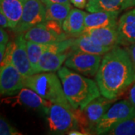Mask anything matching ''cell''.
<instances>
[{"mask_svg":"<svg viewBox=\"0 0 135 135\" xmlns=\"http://www.w3.org/2000/svg\"><path fill=\"white\" fill-rule=\"evenodd\" d=\"M135 81V64L126 49H111L102 58L95 75L101 95L116 99Z\"/></svg>","mask_w":135,"mask_h":135,"instance_id":"obj_1","label":"cell"},{"mask_svg":"<svg viewBox=\"0 0 135 135\" xmlns=\"http://www.w3.org/2000/svg\"><path fill=\"white\" fill-rule=\"evenodd\" d=\"M63 90L73 110H83L101 94L94 80L74 72L68 67H61L57 71Z\"/></svg>","mask_w":135,"mask_h":135,"instance_id":"obj_2","label":"cell"},{"mask_svg":"<svg viewBox=\"0 0 135 135\" xmlns=\"http://www.w3.org/2000/svg\"><path fill=\"white\" fill-rule=\"evenodd\" d=\"M60 81L59 77L55 73H38L26 77V87L32 89L53 104H57L73 110Z\"/></svg>","mask_w":135,"mask_h":135,"instance_id":"obj_3","label":"cell"},{"mask_svg":"<svg viewBox=\"0 0 135 135\" xmlns=\"http://www.w3.org/2000/svg\"><path fill=\"white\" fill-rule=\"evenodd\" d=\"M134 116L135 107L129 100L117 102L109 108L98 122L94 132L96 134H107L118 123Z\"/></svg>","mask_w":135,"mask_h":135,"instance_id":"obj_4","label":"cell"},{"mask_svg":"<svg viewBox=\"0 0 135 135\" xmlns=\"http://www.w3.org/2000/svg\"><path fill=\"white\" fill-rule=\"evenodd\" d=\"M50 131L55 134H68L70 131L80 128L74 110H69L57 104H53L47 113Z\"/></svg>","mask_w":135,"mask_h":135,"instance_id":"obj_5","label":"cell"},{"mask_svg":"<svg viewBox=\"0 0 135 135\" xmlns=\"http://www.w3.org/2000/svg\"><path fill=\"white\" fill-rule=\"evenodd\" d=\"M102 60V56L82 52L70 51L65 65L86 77L96 75Z\"/></svg>","mask_w":135,"mask_h":135,"instance_id":"obj_6","label":"cell"},{"mask_svg":"<svg viewBox=\"0 0 135 135\" xmlns=\"http://www.w3.org/2000/svg\"><path fill=\"white\" fill-rule=\"evenodd\" d=\"M23 11L17 27L14 30L17 33H24L46 20V8L41 0H23Z\"/></svg>","mask_w":135,"mask_h":135,"instance_id":"obj_7","label":"cell"},{"mask_svg":"<svg viewBox=\"0 0 135 135\" xmlns=\"http://www.w3.org/2000/svg\"><path fill=\"white\" fill-rule=\"evenodd\" d=\"M26 87V77L11 64L1 66L0 69V92L1 95L11 96L17 94Z\"/></svg>","mask_w":135,"mask_h":135,"instance_id":"obj_8","label":"cell"},{"mask_svg":"<svg viewBox=\"0 0 135 135\" xmlns=\"http://www.w3.org/2000/svg\"><path fill=\"white\" fill-rule=\"evenodd\" d=\"M2 103L8 104L12 106L22 105L29 108L42 110L45 113L48 112L50 107L53 104L52 102L46 100L28 87L23 88L17 94L11 96H7L2 100Z\"/></svg>","mask_w":135,"mask_h":135,"instance_id":"obj_9","label":"cell"},{"mask_svg":"<svg viewBox=\"0 0 135 135\" xmlns=\"http://www.w3.org/2000/svg\"><path fill=\"white\" fill-rule=\"evenodd\" d=\"M11 62L25 77L34 74L27 51L26 40L23 33L19 34L14 41Z\"/></svg>","mask_w":135,"mask_h":135,"instance_id":"obj_10","label":"cell"},{"mask_svg":"<svg viewBox=\"0 0 135 135\" xmlns=\"http://www.w3.org/2000/svg\"><path fill=\"white\" fill-rule=\"evenodd\" d=\"M116 99H109L104 96H98L92 101L84 109L83 112L89 122V130L94 131L98 122L104 116Z\"/></svg>","mask_w":135,"mask_h":135,"instance_id":"obj_11","label":"cell"},{"mask_svg":"<svg viewBox=\"0 0 135 135\" xmlns=\"http://www.w3.org/2000/svg\"><path fill=\"white\" fill-rule=\"evenodd\" d=\"M72 52H82L94 55L103 56L111 48L101 44L98 40L86 35H80L74 38L71 47Z\"/></svg>","mask_w":135,"mask_h":135,"instance_id":"obj_12","label":"cell"},{"mask_svg":"<svg viewBox=\"0 0 135 135\" xmlns=\"http://www.w3.org/2000/svg\"><path fill=\"white\" fill-rule=\"evenodd\" d=\"M117 29L122 45L128 47L135 44V8L126 12L118 20Z\"/></svg>","mask_w":135,"mask_h":135,"instance_id":"obj_13","label":"cell"},{"mask_svg":"<svg viewBox=\"0 0 135 135\" xmlns=\"http://www.w3.org/2000/svg\"><path fill=\"white\" fill-rule=\"evenodd\" d=\"M119 13L120 11H96L87 14L83 31L102 27L117 26V18Z\"/></svg>","mask_w":135,"mask_h":135,"instance_id":"obj_14","label":"cell"},{"mask_svg":"<svg viewBox=\"0 0 135 135\" xmlns=\"http://www.w3.org/2000/svg\"><path fill=\"white\" fill-rule=\"evenodd\" d=\"M80 35H86L92 37L98 40L101 44L111 49L120 44L122 45L117 26H108L89 29L86 31H83Z\"/></svg>","mask_w":135,"mask_h":135,"instance_id":"obj_15","label":"cell"},{"mask_svg":"<svg viewBox=\"0 0 135 135\" xmlns=\"http://www.w3.org/2000/svg\"><path fill=\"white\" fill-rule=\"evenodd\" d=\"M70 54L68 50L64 53H53L45 51L39 60L35 74L41 72H55L57 71L65 63Z\"/></svg>","mask_w":135,"mask_h":135,"instance_id":"obj_16","label":"cell"},{"mask_svg":"<svg viewBox=\"0 0 135 135\" xmlns=\"http://www.w3.org/2000/svg\"><path fill=\"white\" fill-rule=\"evenodd\" d=\"M23 35L26 40L40 44L54 43L69 38V35H57L41 24L32 27V29L25 32Z\"/></svg>","mask_w":135,"mask_h":135,"instance_id":"obj_17","label":"cell"},{"mask_svg":"<svg viewBox=\"0 0 135 135\" xmlns=\"http://www.w3.org/2000/svg\"><path fill=\"white\" fill-rule=\"evenodd\" d=\"M86 13L77 8H72L63 21L62 29L69 37H78L85 28Z\"/></svg>","mask_w":135,"mask_h":135,"instance_id":"obj_18","label":"cell"},{"mask_svg":"<svg viewBox=\"0 0 135 135\" xmlns=\"http://www.w3.org/2000/svg\"><path fill=\"white\" fill-rule=\"evenodd\" d=\"M0 9L8 19L10 29L15 30L22 18L23 11V0H0Z\"/></svg>","mask_w":135,"mask_h":135,"instance_id":"obj_19","label":"cell"},{"mask_svg":"<svg viewBox=\"0 0 135 135\" xmlns=\"http://www.w3.org/2000/svg\"><path fill=\"white\" fill-rule=\"evenodd\" d=\"M125 0H89L86 8L89 12L121 11Z\"/></svg>","mask_w":135,"mask_h":135,"instance_id":"obj_20","label":"cell"},{"mask_svg":"<svg viewBox=\"0 0 135 135\" xmlns=\"http://www.w3.org/2000/svg\"><path fill=\"white\" fill-rule=\"evenodd\" d=\"M46 8V20H53L58 21L62 25L63 21L69 15L72 9L69 2L67 3H55L51 5H45Z\"/></svg>","mask_w":135,"mask_h":135,"instance_id":"obj_21","label":"cell"},{"mask_svg":"<svg viewBox=\"0 0 135 135\" xmlns=\"http://www.w3.org/2000/svg\"><path fill=\"white\" fill-rule=\"evenodd\" d=\"M27 51L33 74H35L39 60L47 48V44H40L26 40Z\"/></svg>","mask_w":135,"mask_h":135,"instance_id":"obj_22","label":"cell"},{"mask_svg":"<svg viewBox=\"0 0 135 135\" xmlns=\"http://www.w3.org/2000/svg\"><path fill=\"white\" fill-rule=\"evenodd\" d=\"M107 134L135 135V116L118 123Z\"/></svg>","mask_w":135,"mask_h":135,"instance_id":"obj_23","label":"cell"},{"mask_svg":"<svg viewBox=\"0 0 135 135\" xmlns=\"http://www.w3.org/2000/svg\"><path fill=\"white\" fill-rule=\"evenodd\" d=\"M41 25H42L45 28L50 30L51 32L59 35H67L63 30L62 25L59 23L58 21H56L53 20H45L44 23H41Z\"/></svg>","mask_w":135,"mask_h":135,"instance_id":"obj_24","label":"cell"},{"mask_svg":"<svg viewBox=\"0 0 135 135\" xmlns=\"http://www.w3.org/2000/svg\"><path fill=\"white\" fill-rule=\"evenodd\" d=\"M0 134L1 135H20L17 129L5 120V119H0Z\"/></svg>","mask_w":135,"mask_h":135,"instance_id":"obj_25","label":"cell"},{"mask_svg":"<svg viewBox=\"0 0 135 135\" xmlns=\"http://www.w3.org/2000/svg\"><path fill=\"white\" fill-rule=\"evenodd\" d=\"M0 26H1V28H3V29L10 28V23L8 19L7 18V17L2 11L0 12Z\"/></svg>","mask_w":135,"mask_h":135,"instance_id":"obj_26","label":"cell"},{"mask_svg":"<svg viewBox=\"0 0 135 135\" xmlns=\"http://www.w3.org/2000/svg\"><path fill=\"white\" fill-rule=\"evenodd\" d=\"M9 36L3 28L0 29V44H8L9 42Z\"/></svg>","mask_w":135,"mask_h":135,"instance_id":"obj_27","label":"cell"},{"mask_svg":"<svg viewBox=\"0 0 135 135\" xmlns=\"http://www.w3.org/2000/svg\"><path fill=\"white\" fill-rule=\"evenodd\" d=\"M128 100L135 107V81L131 85V87L129 90V98H128Z\"/></svg>","mask_w":135,"mask_h":135,"instance_id":"obj_28","label":"cell"},{"mask_svg":"<svg viewBox=\"0 0 135 135\" xmlns=\"http://www.w3.org/2000/svg\"><path fill=\"white\" fill-rule=\"evenodd\" d=\"M71 2L78 8H84L86 6V0H70Z\"/></svg>","mask_w":135,"mask_h":135,"instance_id":"obj_29","label":"cell"},{"mask_svg":"<svg viewBox=\"0 0 135 135\" xmlns=\"http://www.w3.org/2000/svg\"><path fill=\"white\" fill-rule=\"evenodd\" d=\"M135 6V0H125L122 7V11L123 10L128 9L131 8H133Z\"/></svg>","mask_w":135,"mask_h":135,"instance_id":"obj_30","label":"cell"},{"mask_svg":"<svg viewBox=\"0 0 135 135\" xmlns=\"http://www.w3.org/2000/svg\"><path fill=\"white\" fill-rule=\"evenodd\" d=\"M44 5H51L55 3H67L69 2V0H41Z\"/></svg>","mask_w":135,"mask_h":135,"instance_id":"obj_31","label":"cell"},{"mask_svg":"<svg viewBox=\"0 0 135 135\" xmlns=\"http://www.w3.org/2000/svg\"><path fill=\"white\" fill-rule=\"evenodd\" d=\"M126 50L129 53L131 57L133 59V61H134V62L135 64V44H131L130 46L127 47Z\"/></svg>","mask_w":135,"mask_h":135,"instance_id":"obj_32","label":"cell"},{"mask_svg":"<svg viewBox=\"0 0 135 135\" xmlns=\"http://www.w3.org/2000/svg\"><path fill=\"white\" fill-rule=\"evenodd\" d=\"M6 47H7L5 44H0V62L3 61L5 51H6Z\"/></svg>","mask_w":135,"mask_h":135,"instance_id":"obj_33","label":"cell"},{"mask_svg":"<svg viewBox=\"0 0 135 135\" xmlns=\"http://www.w3.org/2000/svg\"><path fill=\"white\" fill-rule=\"evenodd\" d=\"M67 134L69 135H83L85 134L84 133H83V131H79L77 129H74V130L70 131L69 132H68Z\"/></svg>","mask_w":135,"mask_h":135,"instance_id":"obj_34","label":"cell"}]
</instances>
